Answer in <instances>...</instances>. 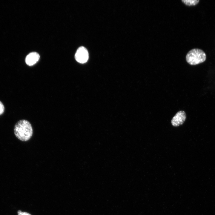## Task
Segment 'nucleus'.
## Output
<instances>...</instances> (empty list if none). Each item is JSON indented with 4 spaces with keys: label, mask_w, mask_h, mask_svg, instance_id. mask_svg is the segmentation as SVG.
I'll use <instances>...</instances> for the list:
<instances>
[{
    "label": "nucleus",
    "mask_w": 215,
    "mask_h": 215,
    "mask_svg": "<svg viewBox=\"0 0 215 215\" xmlns=\"http://www.w3.org/2000/svg\"><path fill=\"white\" fill-rule=\"evenodd\" d=\"M14 131L16 137L22 141L29 140L33 134V130L31 124L25 119L20 120L17 122L15 125Z\"/></svg>",
    "instance_id": "f257e3e1"
},
{
    "label": "nucleus",
    "mask_w": 215,
    "mask_h": 215,
    "mask_svg": "<svg viewBox=\"0 0 215 215\" xmlns=\"http://www.w3.org/2000/svg\"><path fill=\"white\" fill-rule=\"evenodd\" d=\"M206 58V54L202 50L194 48L190 50L187 54V62L191 65H195L205 62Z\"/></svg>",
    "instance_id": "f03ea898"
},
{
    "label": "nucleus",
    "mask_w": 215,
    "mask_h": 215,
    "mask_svg": "<svg viewBox=\"0 0 215 215\" xmlns=\"http://www.w3.org/2000/svg\"><path fill=\"white\" fill-rule=\"evenodd\" d=\"M89 57L88 53L87 50L84 47H79L75 54V58L76 60L80 63H84L86 62Z\"/></svg>",
    "instance_id": "7ed1b4c3"
},
{
    "label": "nucleus",
    "mask_w": 215,
    "mask_h": 215,
    "mask_svg": "<svg viewBox=\"0 0 215 215\" xmlns=\"http://www.w3.org/2000/svg\"><path fill=\"white\" fill-rule=\"evenodd\" d=\"M186 118V114L184 111L181 110L177 112L172 119L171 123L173 126H178L182 125Z\"/></svg>",
    "instance_id": "20e7f679"
},
{
    "label": "nucleus",
    "mask_w": 215,
    "mask_h": 215,
    "mask_svg": "<svg viewBox=\"0 0 215 215\" xmlns=\"http://www.w3.org/2000/svg\"><path fill=\"white\" fill-rule=\"evenodd\" d=\"M40 58L39 54L36 52L30 53L26 57L25 61L26 64L32 66L36 64Z\"/></svg>",
    "instance_id": "39448f33"
},
{
    "label": "nucleus",
    "mask_w": 215,
    "mask_h": 215,
    "mask_svg": "<svg viewBox=\"0 0 215 215\" xmlns=\"http://www.w3.org/2000/svg\"><path fill=\"white\" fill-rule=\"evenodd\" d=\"M182 1L186 5L188 6H195L198 4L199 1V0H182Z\"/></svg>",
    "instance_id": "423d86ee"
},
{
    "label": "nucleus",
    "mask_w": 215,
    "mask_h": 215,
    "mask_svg": "<svg viewBox=\"0 0 215 215\" xmlns=\"http://www.w3.org/2000/svg\"><path fill=\"white\" fill-rule=\"evenodd\" d=\"M4 109V106L2 103L0 101V115L3 113Z\"/></svg>",
    "instance_id": "0eeeda50"
},
{
    "label": "nucleus",
    "mask_w": 215,
    "mask_h": 215,
    "mask_svg": "<svg viewBox=\"0 0 215 215\" xmlns=\"http://www.w3.org/2000/svg\"><path fill=\"white\" fill-rule=\"evenodd\" d=\"M18 215H31L30 214L25 212H22L19 213Z\"/></svg>",
    "instance_id": "6e6552de"
}]
</instances>
